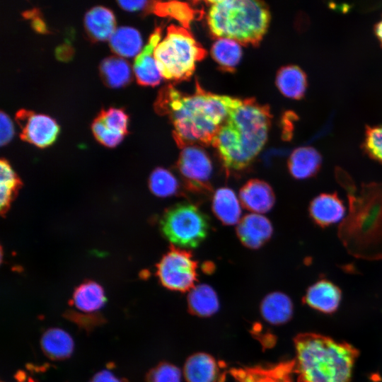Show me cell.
Listing matches in <instances>:
<instances>
[{
    "instance_id": "12",
    "label": "cell",
    "mask_w": 382,
    "mask_h": 382,
    "mask_svg": "<svg viewBox=\"0 0 382 382\" xmlns=\"http://www.w3.org/2000/svg\"><path fill=\"white\" fill-rule=\"evenodd\" d=\"M273 233L270 220L260 214H249L238 224L236 233L241 242L247 248L257 249L267 242Z\"/></svg>"
},
{
    "instance_id": "28",
    "label": "cell",
    "mask_w": 382,
    "mask_h": 382,
    "mask_svg": "<svg viewBox=\"0 0 382 382\" xmlns=\"http://www.w3.org/2000/svg\"><path fill=\"white\" fill-rule=\"evenodd\" d=\"M211 55L225 71L232 72L242 57V50L238 42L226 38H219L211 48Z\"/></svg>"
},
{
    "instance_id": "30",
    "label": "cell",
    "mask_w": 382,
    "mask_h": 382,
    "mask_svg": "<svg viewBox=\"0 0 382 382\" xmlns=\"http://www.w3.org/2000/svg\"><path fill=\"white\" fill-rule=\"evenodd\" d=\"M149 187L154 195L164 198L175 195L178 192L179 183L170 171L157 168L150 175Z\"/></svg>"
},
{
    "instance_id": "11",
    "label": "cell",
    "mask_w": 382,
    "mask_h": 382,
    "mask_svg": "<svg viewBox=\"0 0 382 382\" xmlns=\"http://www.w3.org/2000/svg\"><path fill=\"white\" fill-rule=\"evenodd\" d=\"M161 37V29L158 27L150 35L148 43L134 59L133 69L137 81L140 85L155 86L161 82L162 76L154 56Z\"/></svg>"
},
{
    "instance_id": "25",
    "label": "cell",
    "mask_w": 382,
    "mask_h": 382,
    "mask_svg": "<svg viewBox=\"0 0 382 382\" xmlns=\"http://www.w3.org/2000/svg\"><path fill=\"white\" fill-rule=\"evenodd\" d=\"M106 298L102 286L96 282L88 281L80 284L73 295L74 305L83 312H94L102 308Z\"/></svg>"
},
{
    "instance_id": "4",
    "label": "cell",
    "mask_w": 382,
    "mask_h": 382,
    "mask_svg": "<svg viewBox=\"0 0 382 382\" xmlns=\"http://www.w3.org/2000/svg\"><path fill=\"white\" fill-rule=\"evenodd\" d=\"M297 382H350L358 351L352 345L316 333L294 340Z\"/></svg>"
},
{
    "instance_id": "18",
    "label": "cell",
    "mask_w": 382,
    "mask_h": 382,
    "mask_svg": "<svg viewBox=\"0 0 382 382\" xmlns=\"http://www.w3.org/2000/svg\"><path fill=\"white\" fill-rule=\"evenodd\" d=\"M276 85L284 96L300 100L305 96L307 89V76L299 66L286 65L277 71Z\"/></svg>"
},
{
    "instance_id": "24",
    "label": "cell",
    "mask_w": 382,
    "mask_h": 382,
    "mask_svg": "<svg viewBox=\"0 0 382 382\" xmlns=\"http://www.w3.org/2000/svg\"><path fill=\"white\" fill-rule=\"evenodd\" d=\"M149 11L161 17H170L178 21L183 28H190L192 21L199 17V11L192 6L180 1H151Z\"/></svg>"
},
{
    "instance_id": "37",
    "label": "cell",
    "mask_w": 382,
    "mask_h": 382,
    "mask_svg": "<svg viewBox=\"0 0 382 382\" xmlns=\"http://www.w3.org/2000/svg\"><path fill=\"white\" fill-rule=\"evenodd\" d=\"M119 6L123 9L129 11L141 10L147 7L150 1H117Z\"/></svg>"
},
{
    "instance_id": "29",
    "label": "cell",
    "mask_w": 382,
    "mask_h": 382,
    "mask_svg": "<svg viewBox=\"0 0 382 382\" xmlns=\"http://www.w3.org/2000/svg\"><path fill=\"white\" fill-rule=\"evenodd\" d=\"M0 204L1 213L4 214L10 208L22 183L9 163L4 158L0 161Z\"/></svg>"
},
{
    "instance_id": "1",
    "label": "cell",
    "mask_w": 382,
    "mask_h": 382,
    "mask_svg": "<svg viewBox=\"0 0 382 382\" xmlns=\"http://www.w3.org/2000/svg\"><path fill=\"white\" fill-rule=\"evenodd\" d=\"M243 100L207 92L196 83L195 92L185 94L172 85L163 88L154 107L159 114L167 115L173 126L177 145L212 144L229 112Z\"/></svg>"
},
{
    "instance_id": "33",
    "label": "cell",
    "mask_w": 382,
    "mask_h": 382,
    "mask_svg": "<svg viewBox=\"0 0 382 382\" xmlns=\"http://www.w3.org/2000/svg\"><path fill=\"white\" fill-rule=\"evenodd\" d=\"M147 382H181V373L178 368L167 363H163L153 369L147 375Z\"/></svg>"
},
{
    "instance_id": "8",
    "label": "cell",
    "mask_w": 382,
    "mask_h": 382,
    "mask_svg": "<svg viewBox=\"0 0 382 382\" xmlns=\"http://www.w3.org/2000/svg\"><path fill=\"white\" fill-rule=\"evenodd\" d=\"M156 268L161 283L170 290L186 291L195 286L197 262L190 251L171 247Z\"/></svg>"
},
{
    "instance_id": "38",
    "label": "cell",
    "mask_w": 382,
    "mask_h": 382,
    "mask_svg": "<svg viewBox=\"0 0 382 382\" xmlns=\"http://www.w3.org/2000/svg\"><path fill=\"white\" fill-rule=\"evenodd\" d=\"M36 13H37L36 11H30L28 12L23 13V15L26 18H33L32 25H33V28L35 30L40 33H45L46 32L45 25L44 22L40 18H38V16H36L35 14Z\"/></svg>"
},
{
    "instance_id": "7",
    "label": "cell",
    "mask_w": 382,
    "mask_h": 382,
    "mask_svg": "<svg viewBox=\"0 0 382 382\" xmlns=\"http://www.w3.org/2000/svg\"><path fill=\"white\" fill-rule=\"evenodd\" d=\"M159 225L169 242L188 248L199 245L209 230L208 216L197 206L188 202L176 204L166 210Z\"/></svg>"
},
{
    "instance_id": "5",
    "label": "cell",
    "mask_w": 382,
    "mask_h": 382,
    "mask_svg": "<svg viewBox=\"0 0 382 382\" xmlns=\"http://www.w3.org/2000/svg\"><path fill=\"white\" fill-rule=\"evenodd\" d=\"M207 21L214 37L233 40L244 45H257L270 22L268 6L253 0L207 1Z\"/></svg>"
},
{
    "instance_id": "16",
    "label": "cell",
    "mask_w": 382,
    "mask_h": 382,
    "mask_svg": "<svg viewBox=\"0 0 382 382\" xmlns=\"http://www.w3.org/2000/svg\"><path fill=\"white\" fill-rule=\"evenodd\" d=\"M321 165L322 156L312 146L296 148L288 160L289 173L297 180H305L316 175Z\"/></svg>"
},
{
    "instance_id": "13",
    "label": "cell",
    "mask_w": 382,
    "mask_h": 382,
    "mask_svg": "<svg viewBox=\"0 0 382 382\" xmlns=\"http://www.w3.org/2000/svg\"><path fill=\"white\" fill-rule=\"evenodd\" d=\"M308 212L318 226L326 227L340 221L345 216L346 207L336 193H321L311 200Z\"/></svg>"
},
{
    "instance_id": "39",
    "label": "cell",
    "mask_w": 382,
    "mask_h": 382,
    "mask_svg": "<svg viewBox=\"0 0 382 382\" xmlns=\"http://www.w3.org/2000/svg\"><path fill=\"white\" fill-rule=\"evenodd\" d=\"M374 30L376 38L382 46V17L380 21L375 24Z\"/></svg>"
},
{
    "instance_id": "2",
    "label": "cell",
    "mask_w": 382,
    "mask_h": 382,
    "mask_svg": "<svg viewBox=\"0 0 382 382\" xmlns=\"http://www.w3.org/2000/svg\"><path fill=\"white\" fill-rule=\"evenodd\" d=\"M272 115L255 99L243 100L233 108L215 135L212 145L228 170L248 167L264 147Z\"/></svg>"
},
{
    "instance_id": "10",
    "label": "cell",
    "mask_w": 382,
    "mask_h": 382,
    "mask_svg": "<svg viewBox=\"0 0 382 382\" xmlns=\"http://www.w3.org/2000/svg\"><path fill=\"white\" fill-rule=\"evenodd\" d=\"M15 119L21 129V139L40 148L51 145L59 133L57 123L46 115L21 109Z\"/></svg>"
},
{
    "instance_id": "15",
    "label": "cell",
    "mask_w": 382,
    "mask_h": 382,
    "mask_svg": "<svg viewBox=\"0 0 382 382\" xmlns=\"http://www.w3.org/2000/svg\"><path fill=\"white\" fill-rule=\"evenodd\" d=\"M341 297L338 286L329 280L320 279L308 288L304 300L311 308L330 313L337 310Z\"/></svg>"
},
{
    "instance_id": "31",
    "label": "cell",
    "mask_w": 382,
    "mask_h": 382,
    "mask_svg": "<svg viewBox=\"0 0 382 382\" xmlns=\"http://www.w3.org/2000/svg\"><path fill=\"white\" fill-rule=\"evenodd\" d=\"M362 149L370 158L382 163V125L366 127Z\"/></svg>"
},
{
    "instance_id": "22",
    "label": "cell",
    "mask_w": 382,
    "mask_h": 382,
    "mask_svg": "<svg viewBox=\"0 0 382 382\" xmlns=\"http://www.w3.org/2000/svg\"><path fill=\"white\" fill-rule=\"evenodd\" d=\"M263 318L272 324L287 322L292 316L293 305L291 299L281 292H273L265 297L261 303Z\"/></svg>"
},
{
    "instance_id": "17",
    "label": "cell",
    "mask_w": 382,
    "mask_h": 382,
    "mask_svg": "<svg viewBox=\"0 0 382 382\" xmlns=\"http://www.w3.org/2000/svg\"><path fill=\"white\" fill-rule=\"evenodd\" d=\"M115 24L112 12L103 6H94L85 14V29L92 40L109 39L116 29Z\"/></svg>"
},
{
    "instance_id": "23",
    "label": "cell",
    "mask_w": 382,
    "mask_h": 382,
    "mask_svg": "<svg viewBox=\"0 0 382 382\" xmlns=\"http://www.w3.org/2000/svg\"><path fill=\"white\" fill-rule=\"evenodd\" d=\"M111 50L117 54L132 57L141 52L142 40L140 33L134 28L121 26L115 30L109 38Z\"/></svg>"
},
{
    "instance_id": "19",
    "label": "cell",
    "mask_w": 382,
    "mask_h": 382,
    "mask_svg": "<svg viewBox=\"0 0 382 382\" xmlns=\"http://www.w3.org/2000/svg\"><path fill=\"white\" fill-rule=\"evenodd\" d=\"M212 207L215 216L224 225L232 226L240 221L241 204L233 190L226 187L217 189Z\"/></svg>"
},
{
    "instance_id": "36",
    "label": "cell",
    "mask_w": 382,
    "mask_h": 382,
    "mask_svg": "<svg viewBox=\"0 0 382 382\" xmlns=\"http://www.w3.org/2000/svg\"><path fill=\"white\" fill-rule=\"evenodd\" d=\"M90 382H126L120 379L109 370H102L96 374Z\"/></svg>"
},
{
    "instance_id": "35",
    "label": "cell",
    "mask_w": 382,
    "mask_h": 382,
    "mask_svg": "<svg viewBox=\"0 0 382 382\" xmlns=\"http://www.w3.org/2000/svg\"><path fill=\"white\" fill-rule=\"evenodd\" d=\"M13 135V128L10 118L3 111L0 112V144L4 146L10 141Z\"/></svg>"
},
{
    "instance_id": "40",
    "label": "cell",
    "mask_w": 382,
    "mask_h": 382,
    "mask_svg": "<svg viewBox=\"0 0 382 382\" xmlns=\"http://www.w3.org/2000/svg\"><path fill=\"white\" fill-rule=\"evenodd\" d=\"M19 382H24V378H23V376L21 378H18Z\"/></svg>"
},
{
    "instance_id": "27",
    "label": "cell",
    "mask_w": 382,
    "mask_h": 382,
    "mask_svg": "<svg viewBox=\"0 0 382 382\" xmlns=\"http://www.w3.org/2000/svg\"><path fill=\"white\" fill-rule=\"evenodd\" d=\"M187 301L190 310L200 316H212L219 306L215 291L205 284L195 286L189 293Z\"/></svg>"
},
{
    "instance_id": "21",
    "label": "cell",
    "mask_w": 382,
    "mask_h": 382,
    "mask_svg": "<svg viewBox=\"0 0 382 382\" xmlns=\"http://www.w3.org/2000/svg\"><path fill=\"white\" fill-rule=\"evenodd\" d=\"M217 374L215 360L204 353H197L189 357L184 367L187 382H215Z\"/></svg>"
},
{
    "instance_id": "32",
    "label": "cell",
    "mask_w": 382,
    "mask_h": 382,
    "mask_svg": "<svg viewBox=\"0 0 382 382\" xmlns=\"http://www.w3.org/2000/svg\"><path fill=\"white\" fill-rule=\"evenodd\" d=\"M98 117L101 120L107 129L111 132L125 135L127 133L128 116L122 109L110 108L102 109Z\"/></svg>"
},
{
    "instance_id": "26",
    "label": "cell",
    "mask_w": 382,
    "mask_h": 382,
    "mask_svg": "<svg viewBox=\"0 0 382 382\" xmlns=\"http://www.w3.org/2000/svg\"><path fill=\"white\" fill-rule=\"evenodd\" d=\"M100 72L104 83L111 88L127 85L131 79L130 66L123 58L110 56L102 60Z\"/></svg>"
},
{
    "instance_id": "14",
    "label": "cell",
    "mask_w": 382,
    "mask_h": 382,
    "mask_svg": "<svg viewBox=\"0 0 382 382\" xmlns=\"http://www.w3.org/2000/svg\"><path fill=\"white\" fill-rule=\"evenodd\" d=\"M242 206L255 213H266L274 206L275 196L271 186L259 179H251L239 191Z\"/></svg>"
},
{
    "instance_id": "6",
    "label": "cell",
    "mask_w": 382,
    "mask_h": 382,
    "mask_svg": "<svg viewBox=\"0 0 382 382\" xmlns=\"http://www.w3.org/2000/svg\"><path fill=\"white\" fill-rule=\"evenodd\" d=\"M206 55L207 51L187 29L175 25L167 28L166 37L154 52L162 77L176 82L189 79L196 63Z\"/></svg>"
},
{
    "instance_id": "9",
    "label": "cell",
    "mask_w": 382,
    "mask_h": 382,
    "mask_svg": "<svg viewBox=\"0 0 382 382\" xmlns=\"http://www.w3.org/2000/svg\"><path fill=\"white\" fill-rule=\"evenodd\" d=\"M185 187L194 192L210 191L213 167L212 161L203 149L189 146L182 149L177 161Z\"/></svg>"
},
{
    "instance_id": "34",
    "label": "cell",
    "mask_w": 382,
    "mask_h": 382,
    "mask_svg": "<svg viewBox=\"0 0 382 382\" xmlns=\"http://www.w3.org/2000/svg\"><path fill=\"white\" fill-rule=\"evenodd\" d=\"M91 129L97 141L107 147L116 146L124 137V135L111 132L107 129L98 116L92 122Z\"/></svg>"
},
{
    "instance_id": "20",
    "label": "cell",
    "mask_w": 382,
    "mask_h": 382,
    "mask_svg": "<svg viewBox=\"0 0 382 382\" xmlns=\"http://www.w3.org/2000/svg\"><path fill=\"white\" fill-rule=\"evenodd\" d=\"M40 345L45 355L53 360L67 359L74 347L70 335L60 328L47 330L41 337Z\"/></svg>"
},
{
    "instance_id": "3",
    "label": "cell",
    "mask_w": 382,
    "mask_h": 382,
    "mask_svg": "<svg viewBox=\"0 0 382 382\" xmlns=\"http://www.w3.org/2000/svg\"><path fill=\"white\" fill-rule=\"evenodd\" d=\"M340 183L348 194L349 212L339 229L351 253L366 258L382 257V184L362 186L359 195L348 175L338 170Z\"/></svg>"
}]
</instances>
